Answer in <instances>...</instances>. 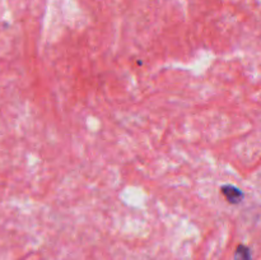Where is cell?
I'll list each match as a JSON object with an SVG mask.
<instances>
[{
    "mask_svg": "<svg viewBox=\"0 0 261 260\" xmlns=\"http://www.w3.org/2000/svg\"><path fill=\"white\" fill-rule=\"evenodd\" d=\"M221 193L224 198L227 199V201L231 204H239L244 200L245 195L239 188L233 185H223L221 188Z\"/></svg>",
    "mask_w": 261,
    "mask_h": 260,
    "instance_id": "cell-1",
    "label": "cell"
},
{
    "mask_svg": "<svg viewBox=\"0 0 261 260\" xmlns=\"http://www.w3.org/2000/svg\"><path fill=\"white\" fill-rule=\"evenodd\" d=\"M234 260H251V251L245 245H239L234 252Z\"/></svg>",
    "mask_w": 261,
    "mask_h": 260,
    "instance_id": "cell-2",
    "label": "cell"
}]
</instances>
